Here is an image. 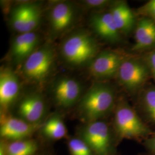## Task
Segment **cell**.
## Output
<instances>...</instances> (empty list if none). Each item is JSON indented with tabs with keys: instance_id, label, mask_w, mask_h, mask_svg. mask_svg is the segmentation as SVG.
I'll return each mask as SVG.
<instances>
[{
	"instance_id": "cell-1",
	"label": "cell",
	"mask_w": 155,
	"mask_h": 155,
	"mask_svg": "<svg viewBox=\"0 0 155 155\" xmlns=\"http://www.w3.org/2000/svg\"><path fill=\"white\" fill-rule=\"evenodd\" d=\"M116 103L115 90L111 85L95 82L79 101L78 116L84 123L104 120L113 111Z\"/></svg>"
},
{
	"instance_id": "cell-2",
	"label": "cell",
	"mask_w": 155,
	"mask_h": 155,
	"mask_svg": "<svg viewBox=\"0 0 155 155\" xmlns=\"http://www.w3.org/2000/svg\"><path fill=\"white\" fill-rule=\"evenodd\" d=\"M112 127L117 143L130 140L143 143L153 131L126 100L117 101Z\"/></svg>"
},
{
	"instance_id": "cell-3",
	"label": "cell",
	"mask_w": 155,
	"mask_h": 155,
	"mask_svg": "<svg viewBox=\"0 0 155 155\" xmlns=\"http://www.w3.org/2000/svg\"><path fill=\"white\" fill-rule=\"evenodd\" d=\"M99 53V46L94 36L84 29L68 35L61 42L60 54L67 65L73 67L89 66Z\"/></svg>"
},
{
	"instance_id": "cell-4",
	"label": "cell",
	"mask_w": 155,
	"mask_h": 155,
	"mask_svg": "<svg viewBox=\"0 0 155 155\" xmlns=\"http://www.w3.org/2000/svg\"><path fill=\"white\" fill-rule=\"evenodd\" d=\"M82 139L95 155H116L118 145L112 126L104 120L84 123L79 129Z\"/></svg>"
},
{
	"instance_id": "cell-5",
	"label": "cell",
	"mask_w": 155,
	"mask_h": 155,
	"mask_svg": "<svg viewBox=\"0 0 155 155\" xmlns=\"http://www.w3.org/2000/svg\"><path fill=\"white\" fill-rule=\"evenodd\" d=\"M55 61V52L53 47L49 43L41 45L21 64L22 77L31 83H44L53 70Z\"/></svg>"
},
{
	"instance_id": "cell-6",
	"label": "cell",
	"mask_w": 155,
	"mask_h": 155,
	"mask_svg": "<svg viewBox=\"0 0 155 155\" xmlns=\"http://www.w3.org/2000/svg\"><path fill=\"white\" fill-rule=\"evenodd\" d=\"M79 12L77 6L72 2L61 1L54 3L48 15L51 36H60L71 28L77 20Z\"/></svg>"
},
{
	"instance_id": "cell-7",
	"label": "cell",
	"mask_w": 155,
	"mask_h": 155,
	"mask_svg": "<svg viewBox=\"0 0 155 155\" xmlns=\"http://www.w3.org/2000/svg\"><path fill=\"white\" fill-rule=\"evenodd\" d=\"M51 94L56 104L67 109L78 104L83 96V86L77 79L61 77L56 79L50 88Z\"/></svg>"
},
{
	"instance_id": "cell-8",
	"label": "cell",
	"mask_w": 155,
	"mask_h": 155,
	"mask_svg": "<svg viewBox=\"0 0 155 155\" xmlns=\"http://www.w3.org/2000/svg\"><path fill=\"white\" fill-rule=\"evenodd\" d=\"M150 69L147 64L137 59H124L117 74L119 81L131 93H136L146 82Z\"/></svg>"
},
{
	"instance_id": "cell-9",
	"label": "cell",
	"mask_w": 155,
	"mask_h": 155,
	"mask_svg": "<svg viewBox=\"0 0 155 155\" xmlns=\"http://www.w3.org/2000/svg\"><path fill=\"white\" fill-rule=\"evenodd\" d=\"M41 124H32L20 117L2 113L0 121V136L4 141H17L29 139Z\"/></svg>"
},
{
	"instance_id": "cell-10",
	"label": "cell",
	"mask_w": 155,
	"mask_h": 155,
	"mask_svg": "<svg viewBox=\"0 0 155 155\" xmlns=\"http://www.w3.org/2000/svg\"><path fill=\"white\" fill-rule=\"evenodd\" d=\"M124 58L116 52L106 50L99 52L89 65L90 74L98 79L117 76Z\"/></svg>"
},
{
	"instance_id": "cell-11",
	"label": "cell",
	"mask_w": 155,
	"mask_h": 155,
	"mask_svg": "<svg viewBox=\"0 0 155 155\" xmlns=\"http://www.w3.org/2000/svg\"><path fill=\"white\" fill-rule=\"evenodd\" d=\"M47 110L44 97L34 92L24 96L17 106L18 117L32 124H41Z\"/></svg>"
},
{
	"instance_id": "cell-12",
	"label": "cell",
	"mask_w": 155,
	"mask_h": 155,
	"mask_svg": "<svg viewBox=\"0 0 155 155\" xmlns=\"http://www.w3.org/2000/svg\"><path fill=\"white\" fill-rule=\"evenodd\" d=\"M21 84L16 73L11 68H1L0 71V106L2 113L13 105L19 97Z\"/></svg>"
},
{
	"instance_id": "cell-13",
	"label": "cell",
	"mask_w": 155,
	"mask_h": 155,
	"mask_svg": "<svg viewBox=\"0 0 155 155\" xmlns=\"http://www.w3.org/2000/svg\"><path fill=\"white\" fill-rule=\"evenodd\" d=\"M40 36L35 32L19 33L12 42L9 55L12 61L20 64L38 48Z\"/></svg>"
},
{
	"instance_id": "cell-14",
	"label": "cell",
	"mask_w": 155,
	"mask_h": 155,
	"mask_svg": "<svg viewBox=\"0 0 155 155\" xmlns=\"http://www.w3.org/2000/svg\"><path fill=\"white\" fill-rule=\"evenodd\" d=\"M90 24L94 32L101 39L110 43L120 40V32L117 27L110 11L93 14Z\"/></svg>"
},
{
	"instance_id": "cell-15",
	"label": "cell",
	"mask_w": 155,
	"mask_h": 155,
	"mask_svg": "<svg viewBox=\"0 0 155 155\" xmlns=\"http://www.w3.org/2000/svg\"><path fill=\"white\" fill-rule=\"evenodd\" d=\"M134 51H143L155 46V22L149 18L139 21L134 33Z\"/></svg>"
},
{
	"instance_id": "cell-16",
	"label": "cell",
	"mask_w": 155,
	"mask_h": 155,
	"mask_svg": "<svg viewBox=\"0 0 155 155\" xmlns=\"http://www.w3.org/2000/svg\"><path fill=\"white\" fill-rule=\"evenodd\" d=\"M113 20L120 33H129L134 25V16L125 2H116L110 11Z\"/></svg>"
},
{
	"instance_id": "cell-17",
	"label": "cell",
	"mask_w": 155,
	"mask_h": 155,
	"mask_svg": "<svg viewBox=\"0 0 155 155\" xmlns=\"http://www.w3.org/2000/svg\"><path fill=\"white\" fill-rule=\"evenodd\" d=\"M139 107L138 113L144 122L150 127V125H155V87H150L143 93Z\"/></svg>"
},
{
	"instance_id": "cell-18",
	"label": "cell",
	"mask_w": 155,
	"mask_h": 155,
	"mask_svg": "<svg viewBox=\"0 0 155 155\" xmlns=\"http://www.w3.org/2000/svg\"><path fill=\"white\" fill-rule=\"evenodd\" d=\"M41 132L46 139L59 140L64 138L67 134L66 126L61 117L55 114L50 117L41 127Z\"/></svg>"
},
{
	"instance_id": "cell-19",
	"label": "cell",
	"mask_w": 155,
	"mask_h": 155,
	"mask_svg": "<svg viewBox=\"0 0 155 155\" xmlns=\"http://www.w3.org/2000/svg\"><path fill=\"white\" fill-rule=\"evenodd\" d=\"M5 148L6 155H34L38 150V144L29 138L5 142Z\"/></svg>"
},
{
	"instance_id": "cell-20",
	"label": "cell",
	"mask_w": 155,
	"mask_h": 155,
	"mask_svg": "<svg viewBox=\"0 0 155 155\" xmlns=\"http://www.w3.org/2000/svg\"><path fill=\"white\" fill-rule=\"evenodd\" d=\"M32 2H22L15 6L10 15V24L12 28L19 33H24L28 13Z\"/></svg>"
},
{
	"instance_id": "cell-21",
	"label": "cell",
	"mask_w": 155,
	"mask_h": 155,
	"mask_svg": "<svg viewBox=\"0 0 155 155\" xmlns=\"http://www.w3.org/2000/svg\"><path fill=\"white\" fill-rule=\"evenodd\" d=\"M41 13L40 4L36 2H32L26 21L24 33L35 32L41 21Z\"/></svg>"
},
{
	"instance_id": "cell-22",
	"label": "cell",
	"mask_w": 155,
	"mask_h": 155,
	"mask_svg": "<svg viewBox=\"0 0 155 155\" xmlns=\"http://www.w3.org/2000/svg\"><path fill=\"white\" fill-rule=\"evenodd\" d=\"M68 148L71 155H95L89 145L79 137L68 140Z\"/></svg>"
},
{
	"instance_id": "cell-23",
	"label": "cell",
	"mask_w": 155,
	"mask_h": 155,
	"mask_svg": "<svg viewBox=\"0 0 155 155\" xmlns=\"http://www.w3.org/2000/svg\"><path fill=\"white\" fill-rule=\"evenodd\" d=\"M111 3L112 1L108 0H85L81 1L83 7L88 9H100L105 8Z\"/></svg>"
},
{
	"instance_id": "cell-24",
	"label": "cell",
	"mask_w": 155,
	"mask_h": 155,
	"mask_svg": "<svg viewBox=\"0 0 155 155\" xmlns=\"http://www.w3.org/2000/svg\"><path fill=\"white\" fill-rule=\"evenodd\" d=\"M140 12L149 17V18L155 22V0L148 1L141 7Z\"/></svg>"
},
{
	"instance_id": "cell-25",
	"label": "cell",
	"mask_w": 155,
	"mask_h": 155,
	"mask_svg": "<svg viewBox=\"0 0 155 155\" xmlns=\"http://www.w3.org/2000/svg\"><path fill=\"white\" fill-rule=\"evenodd\" d=\"M147 153L155 155V131L142 143Z\"/></svg>"
},
{
	"instance_id": "cell-26",
	"label": "cell",
	"mask_w": 155,
	"mask_h": 155,
	"mask_svg": "<svg viewBox=\"0 0 155 155\" xmlns=\"http://www.w3.org/2000/svg\"><path fill=\"white\" fill-rule=\"evenodd\" d=\"M147 65L155 80V49L147 56Z\"/></svg>"
},
{
	"instance_id": "cell-27",
	"label": "cell",
	"mask_w": 155,
	"mask_h": 155,
	"mask_svg": "<svg viewBox=\"0 0 155 155\" xmlns=\"http://www.w3.org/2000/svg\"><path fill=\"white\" fill-rule=\"evenodd\" d=\"M0 155H6V152L5 141L1 140L0 144Z\"/></svg>"
},
{
	"instance_id": "cell-28",
	"label": "cell",
	"mask_w": 155,
	"mask_h": 155,
	"mask_svg": "<svg viewBox=\"0 0 155 155\" xmlns=\"http://www.w3.org/2000/svg\"><path fill=\"white\" fill-rule=\"evenodd\" d=\"M150 155V154H148V153H147V154H141V155Z\"/></svg>"
}]
</instances>
